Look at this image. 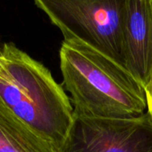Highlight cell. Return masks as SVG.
Masks as SVG:
<instances>
[{
  "label": "cell",
  "instance_id": "5",
  "mask_svg": "<svg viewBox=\"0 0 152 152\" xmlns=\"http://www.w3.org/2000/svg\"><path fill=\"white\" fill-rule=\"evenodd\" d=\"M123 60L143 86L152 74V0H125Z\"/></svg>",
  "mask_w": 152,
  "mask_h": 152
},
{
  "label": "cell",
  "instance_id": "9",
  "mask_svg": "<svg viewBox=\"0 0 152 152\" xmlns=\"http://www.w3.org/2000/svg\"><path fill=\"white\" fill-rule=\"evenodd\" d=\"M1 60H2V56L0 57V68H1Z\"/></svg>",
  "mask_w": 152,
  "mask_h": 152
},
{
  "label": "cell",
  "instance_id": "8",
  "mask_svg": "<svg viewBox=\"0 0 152 152\" xmlns=\"http://www.w3.org/2000/svg\"><path fill=\"white\" fill-rule=\"evenodd\" d=\"M2 56V48L0 47V57Z\"/></svg>",
  "mask_w": 152,
  "mask_h": 152
},
{
  "label": "cell",
  "instance_id": "3",
  "mask_svg": "<svg viewBox=\"0 0 152 152\" xmlns=\"http://www.w3.org/2000/svg\"><path fill=\"white\" fill-rule=\"evenodd\" d=\"M35 4L65 41L80 42L124 66L125 0H36Z\"/></svg>",
  "mask_w": 152,
  "mask_h": 152
},
{
  "label": "cell",
  "instance_id": "7",
  "mask_svg": "<svg viewBox=\"0 0 152 152\" xmlns=\"http://www.w3.org/2000/svg\"><path fill=\"white\" fill-rule=\"evenodd\" d=\"M143 90L146 100L147 106V114L152 119V74L148 79V81L143 85Z\"/></svg>",
  "mask_w": 152,
  "mask_h": 152
},
{
  "label": "cell",
  "instance_id": "6",
  "mask_svg": "<svg viewBox=\"0 0 152 152\" xmlns=\"http://www.w3.org/2000/svg\"><path fill=\"white\" fill-rule=\"evenodd\" d=\"M0 152H61L0 104Z\"/></svg>",
  "mask_w": 152,
  "mask_h": 152
},
{
  "label": "cell",
  "instance_id": "4",
  "mask_svg": "<svg viewBox=\"0 0 152 152\" xmlns=\"http://www.w3.org/2000/svg\"><path fill=\"white\" fill-rule=\"evenodd\" d=\"M61 152H152V119L93 118L74 114Z\"/></svg>",
  "mask_w": 152,
  "mask_h": 152
},
{
  "label": "cell",
  "instance_id": "1",
  "mask_svg": "<svg viewBox=\"0 0 152 152\" xmlns=\"http://www.w3.org/2000/svg\"><path fill=\"white\" fill-rule=\"evenodd\" d=\"M60 62L74 114L134 119L147 113L143 86L110 57L80 42L63 40Z\"/></svg>",
  "mask_w": 152,
  "mask_h": 152
},
{
  "label": "cell",
  "instance_id": "2",
  "mask_svg": "<svg viewBox=\"0 0 152 152\" xmlns=\"http://www.w3.org/2000/svg\"><path fill=\"white\" fill-rule=\"evenodd\" d=\"M0 104L62 149L74 120L70 99L48 69L12 43L2 47Z\"/></svg>",
  "mask_w": 152,
  "mask_h": 152
}]
</instances>
